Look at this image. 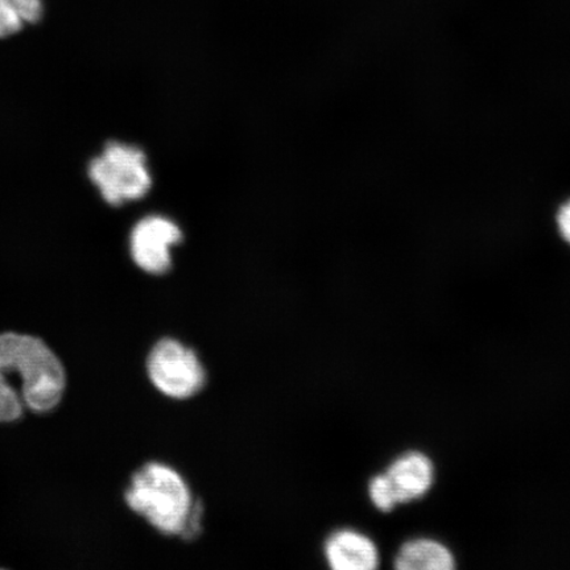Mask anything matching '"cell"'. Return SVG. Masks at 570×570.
I'll list each match as a JSON object with an SVG mask.
<instances>
[{"label":"cell","mask_w":570,"mask_h":570,"mask_svg":"<svg viewBox=\"0 0 570 570\" xmlns=\"http://www.w3.org/2000/svg\"><path fill=\"white\" fill-rule=\"evenodd\" d=\"M88 173L91 183L111 206L137 202L153 185L145 153L120 141L107 142L102 154L90 161Z\"/></svg>","instance_id":"obj_3"},{"label":"cell","mask_w":570,"mask_h":570,"mask_svg":"<svg viewBox=\"0 0 570 570\" xmlns=\"http://www.w3.org/2000/svg\"><path fill=\"white\" fill-rule=\"evenodd\" d=\"M368 495L375 508L382 512H391L399 504L395 490L386 473L377 474L370 481Z\"/></svg>","instance_id":"obj_10"},{"label":"cell","mask_w":570,"mask_h":570,"mask_svg":"<svg viewBox=\"0 0 570 570\" xmlns=\"http://www.w3.org/2000/svg\"><path fill=\"white\" fill-rule=\"evenodd\" d=\"M558 226L562 238L570 245V202L561 206L558 214Z\"/></svg>","instance_id":"obj_12"},{"label":"cell","mask_w":570,"mask_h":570,"mask_svg":"<svg viewBox=\"0 0 570 570\" xmlns=\"http://www.w3.org/2000/svg\"><path fill=\"white\" fill-rule=\"evenodd\" d=\"M147 373L156 390L176 401L194 397L206 383L197 353L175 338L156 342L148 354Z\"/></svg>","instance_id":"obj_4"},{"label":"cell","mask_w":570,"mask_h":570,"mask_svg":"<svg viewBox=\"0 0 570 570\" xmlns=\"http://www.w3.org/2000/svg\"><path fill=\"white\" fill-rule=\"evenodd\" d=\"M204 508L203 504L197 502L191 510L190 515L187 520V524L184 527L181 533L183 539L191 540L198 537L203 529Z\"/></svg>","instance_id":"obj_11"},{"label":"cell","mask_w":570,"mask_h":570,"mask_svg":"<svg viewBox=\"0 0 570 570\" xmlns=\"http://www.w3.org/2000/svg\"><path fill=\"white\" fill-rule=\"evenodd\" d=\"M397 570H452L454 559L443 544L430 539L405 543L395 558Z\"/></svg>","instance_id":"obj_8"},{"label":"cell","mask_w":570,"mask_h":570,"mask_svg":"<svg viewBox=\"0 0 570 570\" xmlns=\"http://www.w3.org/2000/svg\"><path fill=\"white\" fill-rule=\"evenodd\" d=\"M42 17V0H0V39L38 23Z\"/></svg>","instance_id":"obj_9"},{"label":"cell","mask_w":570,"mask_h":570,"mask_svg":"<svg viewBox=\"0 0 570 570\" xmlns=\"http://www.w3.org/2000/svg\"><path fill=\"white\" fill-rule=\"evenodd\" d=\"M397 502L409 503L428 493L433 483V465L426 455L405 453L391 463L386 472Z\"/></svg>","instance_id":"obj_7"},{"label":"cell","mask_w":570,"mask_h":570,"mask_svg":"<svg viewBox=\"0 0 570 570\" xmlns=\"http://www.w3.org/2000/svg\"><path fill=\"white\" fill-rule=\"evenodd\" d=\"M66 387V370L45 341L31 334H0V423L17 422L26 410H55Z\"/></svg>","instance_id":"obj_1"},{"label":"cell","mask_w":570,"mask_h":570,"mask_svg":"<svg viewBox=\"0 0 570 570\" xmlns=\"http://www.w3.org/2000/svg\"><path fill=\"white\" fill-rule=\"evenodd\" d=\"M324 556L333 570H374L381 561L374 541L367 534L352 529L330 534L325 541Z\"/></svg>","instance_id":"obj_6"},{"label":"cell","mask_w":570,"mask_h":570,"mask_svg":"<svg viewBox=\"0 0 570 570\" xmlns=\"http://www.w3.org/2000/svg\"><path fill=\"white\" fill-rule=\"evenodd\" d=\"M183 233L174 220L149 216L135 225L130 252L135 265L147 274L163 275L173 266V247L180 244Z\"/></svg>","instance_id":"obj_5"},{"label":"cell","mask_w":570,"mask_h":570,"mask_svg":"<svg viewBox=\"0 0 570 570\" xmlns=\"http://www.w3.org/2000/svg\"><path fill=\"white\" fill-rule=\"evenodd\" d=\"M125 499L128 508L168 537H181L196 503L184 476L161 462L141 466L132 475Z\"/></svg>","instance_id":"obj_2"}]
</instances>
